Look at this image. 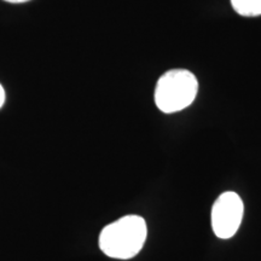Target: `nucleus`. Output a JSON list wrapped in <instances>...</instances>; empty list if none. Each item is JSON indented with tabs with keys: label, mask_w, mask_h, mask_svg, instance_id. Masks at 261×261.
Listing matches in <instances>:
<instances>
[{
	"label": "nucleus",
	"mask_w": 261,
	"mask_h": 261,
	"mask_svg": "<svg viewBox=\"0 0 261 261\" xmlns=\"http://www.w3.org/2000/svg\"><path fill=\"white\" fill-rule=\"evenodd\" d=\"M146 236L145 220L139 215H126L103 228L99 234V248L113 259H132L142 250Z\"/></svg>",
	"instance_id": "1"
},
{
	"label": "nucleus",
	"mask_w": 261,
	"mask_h": 261,
	"mask_svg": "<svg viewBox=\"0 0 261 261\" xmlns=\"http://www.w3.org/2000/svg\"><path fill=\"white\" fill-rule=\"evenodd\" d=\"M197 79L191 71L187 69L168 70L156 84V107L166 114L180 112L191 106L197 96Z\"/></svg>",
	"instance_id": "2"
},
{
	"label": "nucleus",
	"mask_w": 261,
	"mask_h": 261,
	"mask_svg": "<svg viewBox=\"0 0 261 261\" xmlns=\"http://www.w3.org/2000/svg\"><path fill=\"white\" fill-rule=\"evenodd\" d=\"M244 205L236 192L221 194L212 207V228L215 236L228 240L236 234L243 219Z\"/></svg>",
	"instance_id": "3"
},
{
	"label": "nucleus",
	"mask_w": 261,
	"mask_h": 261,
	"mask_svg": "<svg viewBox=\"0 0 261 261\" xmlns=\"http://www.w3.org/2000/svg\"><path fill=\"white\" fill-rule=\"evenodd\" d=\"M231 5L238 15L244 17L261 15V0H231Z\"/></svg>",
	"instance_id": "4"
},
{
	"label": "nucleus",
	"mask_w": 261,
	"mask_h": 261,
	"mask_svg": "<svg viewBox=\"0 0 261 261\" xmlns=\"http://www.w3.org/2000/svg\"><path fill=\"white\" fill-rule=\"evenodd\" d=\"M5 103V90L4 87L2 86V84H0V109H2L3 106H4Z\"/></svg>",
	"instance_id": "5"
},
{
	"label": "nucleus",
	"mask_w": 261,
	"mask_h": 261,
	"mask_svg": "<svg viewBox=\"0 0 261 261\" xmlns=\"http://www.w3.org/2000/svg\"><path fill=\"white\" fill-rule=\"evenodd\" d=\"M4 2L14 3V4H18V3H25V2H29V0H4Z\"/></svg>",
	"instance_id": "6"
}]
</instances>
